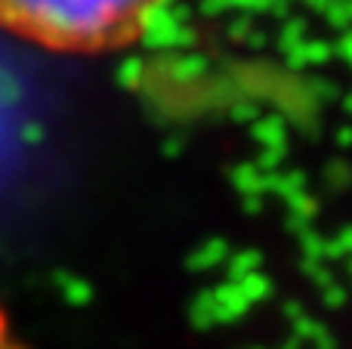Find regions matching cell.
Instances as JSON below:
<instances>
[{"instance_id":"obj_14","label":"cell","mask_w":352,"mask_h":349,"mask_svg":"<svg viewBox=\"0 0 352 349\" xmlns=\"http://www.w3.org/2000/svg\"><path fill=\"white\" fill-rule=\"evenodd\" d=\"M334 53L337 49L328 41H306V59H309V65H324V62H331Z\"/></svg>"},{"instance_id":"obj_31","label":"cell","mask_w":352,"mask_h":349,"mask_svg":"<svg viewBox=\"0 0 352 349\" xmlns=\"http://www.w3.org/2000/svg\"><path fill=\"white\" fill-rule=\"evenodd\" d=\"M349 272H352V260H349Z\"/></svg>"},{"instance_id":"obj_28","label":"cell","mask_w":352,"mask_h":349,"mask_svg":"<svg viewBox=\"0 0 352 349\" xmlns=\"http://www.w3.org/2000/svg\"><path fill=\"white\" fill-rule=\"evenodd\" d=\"M179 148H182V142H179V139H176V136H173V139H167L164 152H167V155H176V152H179Z\"/></svg>"},{"instance_id":"obj_19","label":"cell","mask_w":352,"mask_h":349,"mask_svg":"<svg viewBox=\"0 0 352 349\" xmlns=\"http://www.w3.org/2000/svg\"><path fill=\"white\" fill-rule=\"evenodd\" d=\"M281 161H285V152H263L260 158L254 161L256 167H260L263 173H278V167H281Z\"/></svg>"},{"instance_id":"obj_15","label":"cell","mask_w":352,"mask_h":349,"mask_svg":"<svg viewBox=\"0 0 352 349\" xmlns=\"http://www.w3.org/2000/svg\"><path fill=\"white\" fill-rule=\"evenodd\" d=\"M278 0H229V10L241 12H275Z\"/></svg>"},{"instance_id":"obj_16","label":"cell","mask_w":352,"mask_h":349,"mask_svg":"<svg viewBox=\"0 0 352 349\" xmlns=\"http://www.w3.org/2000/svg\"><path fill=\"white\" fill-rule=\"evenodd\" d=\"M254 34V22H250V16H241V19H232L229 22V37L238 43H248V37Z\"/></svg>"},{"instance_id":"obj_23","label":"cell","mask_w":352,"mask_h":349,"mask_svg":"<svg viewBox=\"0 0 352 349\" xmlns=\"http://www.w3.org/2000/svg\"><path fill=\"white\" fill-rule=\"evenodd\" d=\"M337 245H340L343 254H352V226H346L340 235H337Z\"/></svg>"},{"instance_id":"obj_17","label":"cell","mask_w":352,"mask_h":349,"mask_svg":"<svg viewBox=\"0 0 352 349\" xmlns=\"http://www.w3.org/2000/svg\"><path fill=\"white\" fill-rule=\"evenodd\" d=\"M309 90L316 93V99H322V102H328V99H337V84L334 80H324V78H312L309 80Z\"/></svg>"},{"instance_id":"obj_20","label":"cell","mask_w":352,"mask_h":349,"mask_svg":"<svg viewBox=\"0 0 352 349\" xmlns=\"http://www.w3.org/2000/svg\"><path fill=\"white\" fill-rule=\"evenodd\" d=\"M232 117H235V121H244V124H256L260 121V111H256V105L244 102V105H235V109H232Z\"/></svg>"},{"instance_id":"obj_30","label":"cell","mask_w":352,"mask_h":349,"mask_svg":"<svg viewBox=\"0 0 352 349\" xmlns=\"http://www.w3.org/2000/svg\"><path fill=\"white\" fill-rule=\"evenodd\" d=\"M343 109H346L349 115H352V93H346V96H343Z\"/></svg>"},{"instance_id":"obj_26","label":"cell","mask_w":352,"mask_h":349,"mask_svg":"<svg viewBox=\"0 0 352 349\" xmlns=\"http://www.w3.org/2000/svg\"><path fill=\"white\" fill-rule=\"evenodd\" d=\"M266 41H269V37L263 34V31H254V34L248 37V47H254V49H263V47H266Z\"/></svg>"},{"instance_id":"obj_4","label":"cell","mask_w":352,"mask_h":349,"mask_svg":"<svg viewBox=\"0 0 352 349\" xmlns=\"http://www.w3.org/2000/svg\"><path fill=\"white\" fill-rule=\"evenodd\" d=\"M306 19H297V16H287L285 19V25H281V31H278V49L281 53H291V49H297V47H303L306 43Z\"/></svg>"},{"instance_id":"obj_2","label":"cell","mask_w":352,"mask_h":349,"mask_svg":"<svg viewBox=\"0 0 352 349\" xmlns=\"http://www.w3.org/2000/svg\"><path fill=\"white\" fill-rule=\"evenodd\" d=\"M254 139L263 146V152H287V124L281 115H266L256 124H250Z\"/></svg>"},{"instance_id":"obj_18","label":"cell","mask_w":352,"mask_h":349,"mask_svg":"<svg viewBox=\"0 0 352 349\" xmlns=\"http://www.w3.org/2000/svg\"><path fill=\"white\" fill-rule=\"evenodd\" d=\"M241 291H244V297H248V300H250V297H266L269 282H266V278H263V275H256V272H254V275H248V278H244Z\"/></svg>"},{"instance_id":"obj_1","label":"cell","mask_w":352,"mask_h":349,"mask_svg":"<svg viewBox=\"0 0 352 349\" xmlns=\"http://www.w3.org/2000/svg\"><path fill=\"white\" fill-rule=\"evenodd\" d=\"M164 0H0V28L53 53H115L140 43Z\"/></svg>"},{"instance_id":"obj_24","label":"cell","mask_w":352,"mask_h":349,"mask_svg":"<svg viewBox=\"0 0 352 349\" xmlns=\"http://www.w3.org/2000/svg\"><path fill=\"white\" fill-rule=\"evenodd\" d=\"M244 210H248L250 216H256L263 210V198L260 195H254V198H244Z\"/></svg>"},{"instance_id":"obj_29","label":"cell","mask_w":352,"mask_h":349,"mask_svg":"<svg viewBox=\"0 0 352 349\" xmlns=\"http://www.w3.org/2000/svg\"><path fill=\"white\" fill-rule=\"evenodd\" d=\"M328 300H331V303H340V300H343V291H340V288H331V291H328Z\"/></svg>"},{"instance_id":"obj_10","label":"cell","mask_w":352,"mask_h":349,"mask_svg":"<svg viewBox=\"0 0 352 349\" xmlns=\"http://www.w3.org/2000/svg\"><path fill=\"white\" fill-rule=\"evenodd\" d=\"M204 68H207L204 56H198V53L182 56V59H176V78L192 80V78H198V74H204Z\"/></svg>"},{"instance_id":"obj_3","label":"cell","mask_w":352,"mask_h":349,"mask_svg":"<svg viewBox=\"0 0 352 349\" xmlns=\"http://www.w3.org/2000/svg\"><path fill=\"white\" fill-rule=\"evenodd\" d=\"M232 185L241 192V198H254V195L263 198V170L254 161H244V164H238L232 170Z\"/></svg>"},{"instance_id":"obj_25","label":"cell","mask_w":352,"mask_h":349,"mask_svg":"<svg viewBox=\"0 0 352 349\" xmlns=\"http://www.w3.org/2000/svg\"><path fill=\"white\" fill-rule=\"evenodd\" d=\"M337 146H340V148H352V127H340V130H337Z\"/></svg>"},{"instance_id":"obj_6","label":"cell","mask_w":352,"mask_h":349,"mask_svg":"<svg viewBox=\"0 0 352 349\" xmlns=\"http://www.w3.org/2000/svg\"><path fill=\"white\" fill-rule=\"evenodd\" d=\"M324 19H328L331 28L352 31V0H334L328 6V12H324Z\"/></svg>"},{"instance_id":"obj_12","label":"cell","mask_w":352,"mask_h":349,"mask_svg":"<svg viewBox=\"0 0 352 349\" xmlns=\"http://www.w3.org/2000/svg\"><path fill=\"white\" fill-rule=\"evenodd\" d=\"M142 68H146L142 59H127L121 68H118V80H121L127 90H136V87L142 84Z\"/></svg>"},{"instance_id":"obj_9","label":"cell","mask_w":352,"mask_h":349,"mask_svg":"<svg viewBox=\"0 0 352 349\" xmlns=\"http://www.w3.org/2000/svg\"><path fill=\"white\" fill-rule=\"evenodd\" d=\"M254 266H260V254H256V251L235 254V257H232V263H229V275L248 278V275H254Z\"/></svg>"},{"instance_id":"obj_22","label":"cell","mask_w":352,"mask_h":349,"mask_svg":"<svg viewBox=\"0 0 352 349\" xmlns=\"http://www.w3.org/2000/svg\"><path fill=\"white\" fill-rule=\"evenodd\" d=\"M198 10L204 12V16H219V12L229 10V0H201Z\"/></svg>"},{"instance_id":"obj_32","label":"cell","mask_w":352,"mask_h":349,"mask_svg":"<svg viewBox=\"0 0 352 349\" xmlns=\"http://www.w3.org/2000/svg\"><path fill=\"white\" fill-rule=\"evenodd\" d=\"M285 3H291V0H285Z\"/></svg>"},{"instance_id":"obj_7","label":"cell","mask_w":352,"mask_h":349,"mask_svg":"<svg viewBox=\"0 0 352 349\" xmlns=\"http://www.w3.org/2000/svg\"><path fill=\"white\" fill-rule=\"evenodd\" d=\"M287 210H291L294 216H303V220H316V214H318V201L309 195V192H300V195L287 198Z\"/></svg>"},{"instance_id":"obj_11","label":"cell","mask_w":352,"mask_h":349,"mask_svg":"<svg viewBox=\"0 0 352 349\" xmlns=\"http://www.w3.org/2000/svg\"><path fill=\"white\" fill-rule=\"evenodd\" d=\"M324 179H328L331 189H346V185H352V167L346 161H331L328 170H324Z\"/></svg>"},{"instance_id":"obj_5","label":"cell","mask_w":352,"mask_h":349,"mask_svg":"<svg viewBox=\"0 0 352 349\" xmlns=\"http://www.w3.org/2000/svg\"><path fill=\"white\" fill-rule=\"evenodd\" d=\"M226 254H229V251H226V241L223 238L207 241V245L192 257V269H210V266H217L219 260H226Z\"/></svg>"},{"instance_id":"obj_21","label":"cell","mask_w":352,"mask_h":349,"mask_svg":"<svg viewBox=\"0 0 352 349\" xmlns=\"http://www.w3.org/2000/svg\"><path fill=\"white\" fill-rule=\"evenodd\" d=\"M334 49H337V56H340V59L352 68V31H343V37L337 41V47H334Z\"/></svg>"},{"instance_id":"obj_27","label":"cell","mask_w":352,"mask_h":349,"mask_svg":"<svg viewBox=\"0 0 352 349\" xmlns=\"http://www.w3.org/2000/svg\"><path fill=\"white\" fill-rule=\"evenodd\" d=\"M331 3H334V0H306V6H312V10H318V12H328Z\"/></svg>"},{"instance_id":"obj_13","label":"cell","mask_w":352,"mask_h":349,"mask_svg":"<svg viewBox=\"0 0 352 349\" xmlns=\"http://www.w3.org/2000/svg\"><path fill=\"white\" fill-rule=\"evenodd\" d=\"M300 245L306 251V260H324V251H328V238H322L318 232H303L300 235Z\"/></svg>"},{"instance_id":"obj_8","label":"cell","mask_w":352,"mask_h":349,"mask_svg":"<svg viewBox=\"0 0 352 349\" xmlns=\"http://www.w3.org/2000/svg\"><path fill=\"white\" fill-rule=\"evenodd\" d=\"M0 349H31L16 334V328H12V322H10V315H6L3 306H0Z\"/></svg>"}]
</instances>
